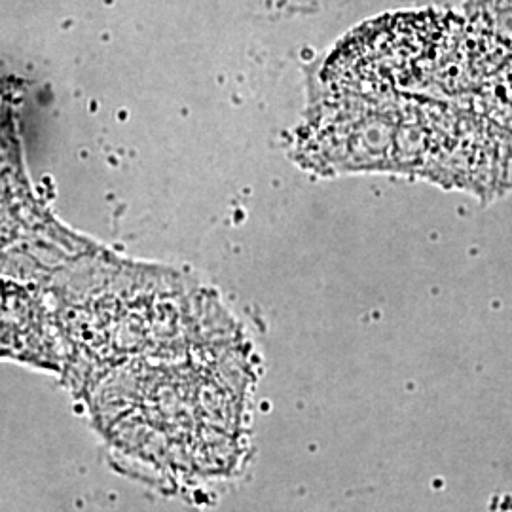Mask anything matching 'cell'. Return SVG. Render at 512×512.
Instances as JSON below:
<instances>
[{"instance_id": "6da1fadb", "label": "cell", "mask_w": 512, "mask_h": 512, "mask_svg": "<svg viewBox=\"0 0 512 512\" xmlns=\"http://www.w3.org/2000/svg\"><path fill=\"white\" fill-rule=\"evenodd\" d=\"M420 179L494 200L512 188V129L482 107L431 103Z\"/></svg>"}, {"instance_id": "7a4b0ae2", "label": "cell", "mask_w": 512, "mask_h": 512, "mask_svg": "<svg viewBox=\"0 0 512 512\" xmlns=\"http://www.w3.org/2000/svg\"><path fill=\"white\" fill-rule=\"evenodd\" d=\"M467 16L476 37L511 57L512 0H469Z\"/></svg>"}, {"instance_id": "3957f363", "label": "cell", "mask_w": 512, "mask_h": 512, "mask_svg": "<svg viewBox=\"0 0 512 512\" xmlns=\"http://www.w3.org/2000/svg\"><path fill=\"white\" fill-rule=\"evenodd\" d=\"M482 109L512 129V55L495 71L478 92Z\"/></svg>"}]
</instances>
